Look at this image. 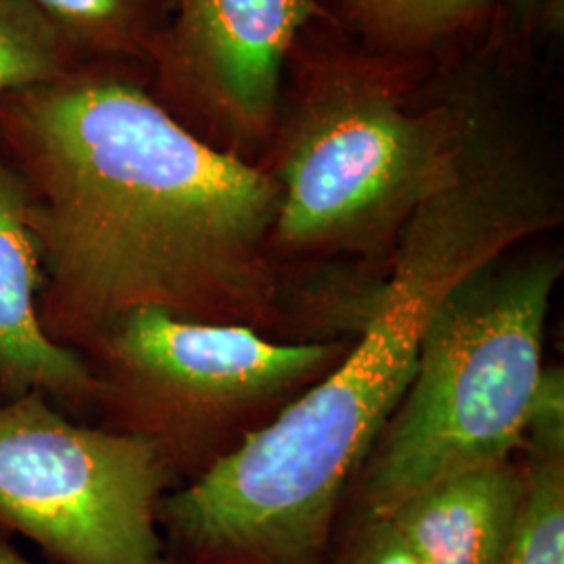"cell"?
<instances>
[{"mask_svg": "<svg viewBox=\"0 0 564 564\" xmlns=\"http://www.w3.org/2000/svg\"><path fill=\"white\" fill-rule=\"evenodd\" d=\"M0 147L28 195L51 341L80 354L137 310L268 335L286 323L274 176L202 139L116 61L2 95Z\"/></svg>", "mask_w": 564, "mask_h": 564, "instance_id": "6da1fadb", "label": "cell"}, {"mask_svg": "<svg viewBox=\"0 0 564 564\" xmlns=\"http://www.w3.org/2000/svg\"><path fill=\"white\" fill-rule=\"evenodd\" d=\"M561 220L550 174L473 111L447 174L368 286L347 354L239 449L163 496V550L199 563H323L347 491L414 377L437 307L481 265Z\"/></svg>", "mask_w": 564, "mask_h": 564, "instance_id": "7a4b0ae2", "label": "cell"}, {"mask_svg": "<svg viewBox=\"0 0 564 564\" xmlns=\"http://www.w3.org/2000/svg\"><path fill=\"white\" fill-rule=\"evenodd\" d=\"M563 272L561 253L514 247L445 297L412 381L347 491L337 529L387 519L424 487L523 449Z\"/></svg>", "mask_w": 564, "mask_h": 564, "instance_id": "3957f363", "label": "cell"}, {"mask_svg": "<svg viewBox=\"0 0 564 564\" xmlns=\"http://www.w3.org/2000/svg\"><path fill=\"white\" fill-rule=\"evenodd\" d=\"M473 109H410L372 69L335 65L282 134L272 258L387 260L454 162Z\"/></svg>", "mask_w": 564, "mask_h": 564, "instance_id": "277c9868", "label": "cell"}, {"mask_svg": "<svg viewBox=\"0 0 564 564\" xmlns=\"http://www.w3.org/2000/svg\"><path fill=\"white\" fill-rule=\"evenodd\" d=\"M349 345L137 310L80 356L99 383L105 426L151 442L176 479L193 481L324 379Z\"/></svg>", "mask_w": 564, "mask_h": 564, "instance_id": "5b68a950", "label": "cell"}, {"mask_svg": "<svg viewBox=\"0 0 564 564\" xmlns=\"http://www.w3.org/2000/svg\"><path fill=\"white\" fill-rule=\"evenodd\" d=\"M53 403L41 391L0 402V531L57 564H158V512L176 479L162 452Z\"/></svg>", "mask_w": 564, "mask_h": 564, "instance_id": "8992f818", "label": "cell"}, {"mask_svg": "<svg viewBox=\"0 0 564 564\" xmlns=\"http://www.w3.org/2000/svg\"><path fill=\"white\" fill-rule=\"evenodd\" d=\"M312 13L314 0H174L149 59L160 101L230 147L260 144L276 126L282 65Z\"/></svg>", "mask_w": 564, "mask_h": 564, "instance_id": "52a82bcc", "label": "cell"}, {"mask_svg": "<svg viewBox=\"0 0 564 564\" xmlns=\"http://www.w3.org/2000/svg\"><path fill=\"white\" fill-rule=\"evenodd\" d=\"M41 256L20 174L0 147V398L41 391L95 408L99 383L78 351L51 341L39 318Z\"/></svg>", "mask_w": 564, "mask_h": 564, "instance_id": "ba28073f", "label": "cell"}, {"mask_svg": "<svg viewBox=\"0 0 564 564\" xmlns=\"http://www.w3.org/2000/svg\"><path fill=\"white\" fill-rule=\"evenodd\" d=\"M523 491V458L512 456L424 487L387 521L416 564H498Z\"/></svg>", "mask_w": 564, "mask_h": 564, "instance_id": "9c48e42d", "label": "cell"}, {"mask_svg": "<svg viewBox=\"0 0 564 564\" xmlns=\"http://www.w3.org/2000/svg\"><path fill=\"white\" fill-rule=\"evenodd\" d=\"M521 452L523 500L498 564H564L563 368H544Z\"/></svg>", "mask_w": 564, "mask_h": 564, "instance_id": "30bf717a", "label": "cell"}, {"mask_svg": "<svg viewBox=\"0 0 564 564\" xmlns=\"http://www.w3.org/2000/svg\"><path fill=\"white\" fill-rule=\"evenodd\" d=\"M84 61L151 59L167 18L160 0H30Z\"/></svg>", "mask_w": 564, "mask_h": 564, "instance_id": "8fae6325", "label": "cell"}, {"mask_svg": "<svg viewBox=\"0 0 564 564\" xmlns=\"http://www.w3.org/2000/svg\"><path fill=\"white\" fill-rule=\"evenodd\" d=\"M491 0H347L366 41L395 53L426 51L484 21Z\"/></svg>", "mask_w": 564, "mask_h": 564, "instance_id": "7c38bea8", "label": "cell"}, {"mask_svg": "<svg viewBox=\"0 0 564 564\" xmlns=\"http://www.w3.org/2000/svg\"><path fill=\"white\" fill-rule=\"evenodd\" d=\"M76 48L30 0H0V97L80 67Z\"/></svg>", "mask_w": 564, "mask_h": 564, "instance_id": "4fadbf2b", "label": "cell"}, {"mask_svg": "<svg viewBox=\"0 0 564 564\" xmlns=\"http://www.w3.org/2000/svg\"><path fill=\"white\" fill-rule=\"evenodd\" d=\"M321 564H416L387 519L343 524Z\"/></svg>", "mask_w": 564, "mask_h": 564, "instance_id": "5bb4252c", "label": "cell"}, {"mask_svg": "<svg viewBox=\"0 0 564 564\" xmlns=\"http://www.w3.org/2000/svg\"><path fill=\"white\" fill-rule=\"evenodd\" d=\"M0 564H34L30 563L25 556H21L20 552L9 544L7 540L0 538Z\"/></svg>", "mask_w": 564, "mask_h": 564, "instance_id": "9a60e30c", "label": "cell"}, {"mask_svg": "<svg viewBox=\"0 0 564 564\" xmlns=\"http://www.w3.org/2000/svg\"><path fill=\"white\" fill-rule=\"evenodd\" d=\"M158 564H214V563H199V561H186V558H176V556H167L163 554Z\"/></svg>", "mask_w": 564, "mask_h": 564, "instance_id": "2e32d148", "label": "cell"}, {"mask_svg": "<svg viewBox=\"0 0 564 564\" xmlns=\"http://www.w3.org/2000/svg\"><path fill=\"white\" fill-rule=\"evenodd\" d=\"M540 2H542V0H514V4L519 7V11H531V9H535Z\"/></svg>", "mask_w": 564, "mask_h": 564, "instance_id": "e0dca14e", "label": "cell"}]
</instances>
